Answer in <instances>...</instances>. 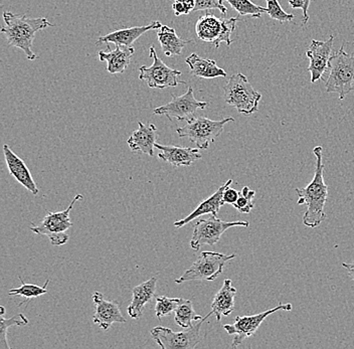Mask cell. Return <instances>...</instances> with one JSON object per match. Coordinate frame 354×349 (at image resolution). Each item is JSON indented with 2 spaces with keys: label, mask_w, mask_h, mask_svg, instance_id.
Instances as JSON below:
<instances>
[{
  "label": "cell",
  "mask_w": 354,
  "mask_h": 349,
  "mask_svg": "<svg viewBox=\"0 0 354 349\" xmlns=\"http://www.w3.org/2000/svg\"><path fill=\"white\" fill-rule=\"evenodd\" d=\"M316 158L315 173L313 180L304 189H296L298 205H306L307 211L303 216V224L310 229L319 227L326 218L324 207L328 196V187L324 182V163L323 148L316 147L313 149Z\"/></svg>",
  "instance_id": "obj_1"
},
{
  "label": "cell",
  "mask_w": 354,
  "mask_h": 349,
  "mask_svg": "<svg viewBox=\"0 0 354 349\" xmlns=\"http://www.w3.org/2000/svg\"><path fill=\"white\" fill-rule=\"evenodd\" d=\"M3 21L1 34L6 35L8 46L21 48L30 61H35L39 57L32 52L35 34L55 26L44 17L32 19L26 15H15L10 12H3Z\"/></svg>",
  "instance_id": "obj_2"
},
{
  "label": "cell",
  "mask_w": 354,
  "mask_h": 349,
  "mask_svg": "<svg viewBox=\"0 0 354 349\" xmlns=\"http://www.w3.org/2000/svg\"><path fill=\"white\" fill-rule=\"evenodd\" d=\"M329 77L325 85L327 93H336L339 100H344L354 90V57L347 54L344 46L332 55L328 63Z\"/></svg>",
  "instance_id": "obj_3"
},
{
  "label": "cell",
  "mask_w": 354,
  "mask_h": 349,
  "mask_svg": "<svg viewBox=\"0 0 354 349\" xmlns=\"http://www.w3.org/2000/svg\"><path fill=\"white\" fill-rule=\"evenodd\" d=\"M223 91L225 103L236 108L241 114L250 116L258 112L262 95L254 89L245 75L241 73L232 75Z\"/></svg>",
  "instance_id": "obj_4"
},
{
  "label": "cell",
  "mask_w": 354,
  "mask_h": 349,
  "mask_svg": "<svg viewBox=\"0 0 354 349\" xmlns=\"http://www.w3.org/2000/svg\"><path fill=\"white\" fill-rule=\"evenodd\" d=\"M234 122L232 117L223 120H210L207 117H194L187 121V125L176 130L179 137H187L198 149L207 150L210 143H214L216 139L223 133L225 125Z\"/></svg>",
  "instance_id": "obj_5"
},
{
  "label": "cell",
  "mask_w": 354,
  "mask_h": 349,
  "mask_svg": "<svg viewBox=\"0 0 354 349\" xmlns=\"http://www.w3.org/2000/svg\"><path fill=\"white\" fill-rule=\"evenodd\" d=\"M236 254L223 255L216 252H203L198 260L188 268L180 277L176 280V284L188 281H214L223 272L225 264L234 259Z\"/></svg>",
  "instance_id": "obj_6"
},
{
  "label": "cell",
  "mask_w": 354,
  "mask_h": 349,
  "mask_svg": "<svg viewBox=\"0 0 354 349\" xmlns=\"http://www.w3.org/2000/svg\"><path fill=\"white\" fill-rule=\"evenodd\" d=\"M239 17L218 19L209 12L199 17L196 24V32L198 39L205 43L212 44L216 48L221 43L230 46L232 45V35L236 30Z\"/></svg>",
  "instance_id": "obj_7"
},
{
  "label": "cell",
  "mask_w": 354,
  "mask_h": 349,
  "mask_svg": "<svg viewBox=\"0 0 354 349\" xmlns=\"http://www.w3.org/2000/svg\"><path fill=\"white\" fill-rule=\"evenodd\" d=\"M80 200H83V196L77 194L76 198L73 200L68 209L65 211H57V213L48 211L39 225H32L30 229L37 235L48 237L53 246H63L66 244L68 242V235L66 234V231L73 227L70 214L75 203Z\"/></svg>",
  "instance_id": "obj_8"
},
{
  "label": "cell",
  "mask_w": 354,
  "mask_h": 349,
  "mask_svg": "<svg viewBox=\"0 0 354 349\" xmlns=\"http://www.w3.org/2000/svg\"><path fill=\"white\" fill-rule=\"evenodd\" d=\"M214 314L210 311L196 326L185 329L180 332H174L170 328L157 326L151 330V337L162 349H192L196 348L201 341V328L207 321L210 315Z\"/></svg>",
  "instance_id": "obj_9"
},
{
  "label": "cell",
  "mask_w": 354,
  "mask_h": 349,
  "mask_svg": "<svg viewBox=\"0 0 354 349\" xmlns=\"http://www.w3.org/2000/svg\"><path fill=\"white\" fill-rule=\"evenodd\" d=\"M149 57H151L152 65L150 67L139 68V79L145 82L148 87L152 89L165 90L168 88L177 87L179 84L185 85L187 82L179 79L180 70H174L163 63L162 59L157 56L154 46L149 48Z\"/></svg>",
  "instance_id": "obj_10"
},
{
  "label": "cell",
  "mask_w": 354,
  "mask_h": 349,
  "mask_svg": "<svg viewBox=\"0 0 354 349\" xmlns=\"http://www.w3.org/2000/svg\"><path fill=\"white\" fill-rule=\"evenodd\" d=\"M250 223L247 220L239 222H225L218 216H210L209 218L199 220L194 227L190 247L194 251H198L205 245L214 246L220 242L221 236L229 229L234 227H248Z\"/></svg>",
  "instance_id": "obj_11"
},
{
  "label": "cell",
  "mask_w": 354,
  "mask_h": 349,
  "mask_svg": "<svg viewBox=\"0 0 354 349\" xmlns=\"http://www.w3.org/2000/svg\"><path fill=\"white\" fill-rule=\"evenodd\" d=\"M292 309H293L292 304H280L270 310L265 311V312L259 313V314L238 316L234 320V324L223 326V329L227 331V334L234 337L232 348H238L247 338L254 337V333L260 328L268 316L278 312V311H291Z\"/></svg>",
  "instance_id": "obj_12"
},
{
  "label": "cell",
  "mask_w": 354,
  "mask_h": 349,
  "mask_svg": "<svg viewBox=\"0 0 354 349\" xmlns=\"http://www.w3.org/2000/svg\"><path fill=\"white\" fill-rule=\"evenodd\" d=\"M209 106L207 102L196 100L194 89L188 87L187 92L181 96H174L165 105L154 110L153 114L166 116L170 121H188L196 117L198 110H205Z\"/></svg>",
  "instance_id": "obj_13"
},
{
  "label": "cell",
  "mask_w": 354,
  "mask_h": 349,
  "mask_svg": "<svg viewBox=\"0 0 354 349\" xmlns=\"http://www.w3.org/2000/svg\"><path fill=\"white\" fill-rule=\"evenodd\" d=\"M334 37L331 35L327 41H321L312 39L311 45L306 52L310 64L308 70L311 74V83L314 84L322 78L328 68L329 59L333 48Z\"/></svg>",
  "instance_id": "obj_14"
},
{
  "label": "cell",
  "mask_w": 354,
  "mask_h": 349,
  "mask_svg": "<svg viewBox=\"0 0 354 349\" xmlns=\"http://www.w3.org/2000/svg\"><path fill=\"white\" fill-rule=\"evenodd\" d=\"M93 301L95 304L93 322L100 328L108 330L114 323H126V318L117 302L106 300L101 292L93 294Z\"/></svg>",
  "instance_id": "obj_15"
},
{
  "label": "cell",
  "mask_w": 354,
  "mask_h": 349,
  "mask_svg": "<svg viewBox=\"0 0 354 349\" xmlns=\"http://www.w3.org/2000/svg\"><path fill=\"white\" fill-rule=\"evenodd\" d=\"M158 131L154 124H144L139 121L138 129L133 131L131 136L128 138L127 144L133 153L147 154L154 155L155 143H156Z\"/></svg>",
  "instance_id": "obj_16"
},
{
  "label": "cell",
  "mask_w": 354,
  "mask_h": 349,
  "mask_svg": "<svg viewBox=\"0 0 354 349\" xmlns=\"http://www.w3.org/2000/svg\"><path fill=\"white\" fill-rule=\"evenodd\" d=\"M155 148L158 149V158L174 167H189L203 158L198 148L166 147L158 143H155Z\"/></svg>",
  "instance_id": "obj_17"
},
{
  "label": "cell",
  "mask_w": 354,
  "mask_h": 349,
  "mask_svg": "<svg viewBox=\"0 0 354 349\" xmlns=\"http://www.w3.org/2000/svg\"><path fill=\"white\" fill-rule=\"evenodd\" d=\"M4 158H6V165L10 170V173L19 183L24 187V189L32 192L33 196L39 194V189L33 180L32 173L30 169L26 167L24 161L19 158L8 144L3 145Z\"/></svg>",
  "instance_id": "obj_18"
},
{
  "label": "cell",
  "mask_w": 354,
  "mask_h": 349,
  "mask_svg": "<svg viewBox=\"0 0 354 349\" xmlns=\"http://www.w3.org/2000/svg\"><path fill=\"white\" fill-rule=\"evenodd\" d=\"M162 26L159 21H153L148 26H133V28H123L106 35H102L96 41V45L102 44H114L115 46H130L134 44L141 35L151 30H159Z\"/></svg>",
  "instance_id": "obj_19"
},
{
  "label": "cell",
  "mask_w": 354,
  "mask_h": 349,
  "mask_svg": "<svg viewBox=\"0 0 354 349\" xmlns=\"http://www.w3.org/2000/svg\"><path fill=\"white\" fill-rule=\"evenodd\" d=\"M232 183V180H227L212 196H210L209 198L201 202V205L189 216L183 218V220H176L174 223V227H177V229H180V227H185V225L189 224L192 220H196L199 216H205V214H212V216H218L221 207L225 205L223 200V192H225V189L231 187Z\"/></svg>",
  "instance_id": "obj_20"
},
{
  "label": "cell",
  "mask_w": 354,
  "mask_h": 349,
  "mask_svg": "<svg viewBox=\"0 0 354 349\" xmlns=\"http://www.w3.org/2000/svg\"><path fill=\"white\" fill-rule=\"evenodd\" d=\"M157 278H150L148 281L135 287L132 291V301L127 308L128 314L132 319H140L144 308L150 303L156 293Z\"/></svg>",
  "instance_id": "obj_21"
},
{
  "label": "cell",
  "mask_w": 354,
  "mask_h": 349,
  "mask_svg": "<svg viewBox=\"0 0 354 349\" xmlns=\"http://www.w3.org/2000/svg\"><path fill=\"white\" fill-rule=\"evenodd\" d=\"M108 50L109 52L100 50L98 54L100 61L107 62V72L110 74H123L131 63L135 48L131 46H116V48L112 50L108 46Z\"/></svg>",
  "instance_id": "obj_22"
},
{
  "label": "cell",
  "mask_w": 354,
  "mask_h": 349,
  "mask_svg": "<svg viewBox=\"0 0 354 349\" xmlns=\"http://www.w3.org/2000/svg\"><path fill=\"white\" fill-rule=\"evenodd\" d=\"M236 289L232 286V280L225 279L221 290L214 296L212 303V311L216 321H221L223 316L231 315L234 309V298Z\"/></svg>",
  "instance_id": "obj_23"
},
{
  "label": "cell",
  "mask_w": 354,
  "mask_h": 349,
  "mask_svg": "<svg viewBox=\"0 0 354 349\" xmlns=\"http://www.w3.org/2000/svg\"><path fill=\"white\" fill-rule=\"evenodd\" d=\"M194 76L201 79L225 78L227 72L216 65L214 59H203L196 54H192L185 59Z\"/></svg>",
  "instance_id": "obj_24"
},
{
  "label": "cell",
  "mask_w": 354,
  "mask_h": 349,
  "mask_svg": "<svg viewBox=\"0 0 354 349\" xmlns=\"http://www.w3.org/2000/svg\"><path fill=\"white\" fill-rule=\"evenodd\" d=\"M157 39L160 44L162 52L166 57L180 56L183 48L187 44L192 43L189 39H183L177 35L176 30L167 26H162L157 32Z\"/></svg>",
  "instance_id": "obj_25"
},
{
  "label": "cell",
  "mask_w": 354,
  "mask_h": 349,
  "mask_svg": "<svg viewBox=\"0 0 354 349\" xmlns=\"http://www.w3.org/2000/svg\"><path fill=\"white\" fill-rule=\"evenodd\" d=\"M203 318V316L194 312V305L190 300H181L180 304L174 311V320H176L177 326L183 329L190 328L194 326L192 322L201 321Z\"/></svg>",
  "instance_id": "obj_26"
},
{
  "label": "cell",
  "mask_w": 354,
  "mask_h": 349,
  "mask_svg": "<svg viewBox=\"0 0 354 349\" xmlns=\"http://www.w3.org/2000/svg\"><path fill=\"white\" fill-rule=\"evenodd\" d=\"M4 314L0 316V349H10L8 342V331L11 326H26L28 324V319L21 313L13 316L10 319H6Z\"/></svg>",
  "instance_id": "obj_27"
},
{
  "label": "cell",
  "mask_w": 354,
  "mask_h": 349,
  "mask_svg": "<svg viewBox=\"0 0 354 349\" xmlns=\"http://www.w3.org/2000/svg\"><path fill=\"white\" fill-rule=\"evenodd\" d=\"M225 1L231 4L232 8L242 17L249 15L253 19H260L263 13L267 12V8L256 6L251 0H225Z\"/></svg>",
  "instance_id": "obj_28"
},
{
  "label": "cell",
  "mask_w": 354,
  "mask_h": 349,
  "mask_svg": "<svg viewBox=\"0 0 354 349\" xmlns=\"http://www.w3.org/2000/svg\"><path fill=\"white\" fill-rule=\"evenodd\" d=\"M19 281L21 282V286L19 288L11 289L8 295L10 296H21L26 300H30L32 298H37L39 296H43L44 294L48 293V287L50 280H46V284L43 287L39 286L35 284H26L21 277H19Z\"/></svg>",
  "instance_id": "obj_29"
},
{
  "label": "cell",
  "mask_w": 354,
  "mask_h": 349,
  "mask_svg": "<svg viewBox=\"0 0 354 349\" xmlns=\"http://www.w3.org/2000/svg\"><path fill=\"white\" fill-rule=\"evenodd\" d=\"M181 298H169L166 296H159L156 298V305H155V314L158 319L170 314L176 310L178 305L180 304Z\"/></svg>",
  "instance_id": "obj_30"
},
{
  "label": "cell",
  "mask_w": 354,
  "mask_h": 349,
  "mask_svg": "<svg viewBox=\"0 0 354 349\" xmlns=\"http://www.w3.org/2000/svg\"><path fill=\"white\" fill-rule=\"evenodd\" d=\"M256 191L250 189L249 187H243L240 191L238 200L232 205L234 209H238L240 213L249 214L254 209V198Z\"/></svg>",
  "instance_id": "obj_31"
},
{
  "label": "cell",
  "mask_w": 354,
  "mask_h": 349,
  "mask_svg": "<svg viewBox=\"0 0 354 349\" xmlns=\"http://www.w3.org/2000/svg\"><path fill=\"white\" fill-rule=\"evenodd\" d=\"M266 2H267V12L266 13H268L272 19H275L280 23H287V21H292L295 19L293 15H290L283 10L278 0H266Z\"/></svg>",
  "instance_id": "obj_32"
},
{
  "label": "cell",
  "mask_w": 354,
  "mask_h": 349,
  "mask_svg": "<svg viewBox=\"0 0 354 349\" xmlns=\"http://www.w3.org/2000/svg\"><path fill=\"white\" fill-rule=\"evenodd\" d=\"M223 0H196L194 12H207L218 10L223 15H227V8L223 6Z\"/></svg>",
  "instance_id": "obj_33"
},
{
  "label": "cell",
  "mask_w": 354,
  "mask_h": 349,
  "mask_svg": "<svg viewBox=\"0 0 354 349\" xmlns=\"http://www.w3.org/2000/svg\"><path fill=\"white\" fill-rule=\"evenodd\" d=\"M290 8L293 10H301L303 12L302 26H306L309 21L308 10L311 0H288Z\"/></svg>",
  "instance_id": "obj_34"
},
{
  "label": "cell",
  "mask_w": 354,
  "mask_h": 349,
  "mask_svg": "<svg viewBox=\"0 0 354 349\" xmlns=\"http://www.w3.org/2000/svg\"><path fill=\"white\" fill-rule=\"evenodd\" d=\"M239 196H240V192L236 191V189H231V187L225 189V192H223V202L227 203V205H234V202L238 200Z\"/></svg>",
  "instance_id": "obj_35"
},
{
  "label": "cell",
  "mask_w": 354,
  "mask_h": 349,
  "mask_svg": "<svg viewBox=\"0 0 354 349\" xmlns=\"http://www.w3.org/2000/svg\"><path fill=\"white\" fill-rule=\"evenodd\" d=\"M174 1L180 2L187 8V12H194L196 6V0H174Z\"/></svg>",
  "instance_id": "obj_36"
},
{
  "label": "cell",
  "mask_w": 354,
  "mask_h": 349,
  "mask_svg": "<svg viewBox=\"0 0 354 349\" xmlns=\"http://www.w3.org/2000/svg\"><path fill=\"white\" fill-rule=\"evenodd\" d=\"M342 266L346 269L347 272H348L349 277L354 281V263L353 264H347V263H342Z\"/></svg>",
  "instance_id": "obj_37"
},
{
  "label": "cell",
  "mask_w": 354,
  "mask_h": 349,
  "mask_svg": "<svg viewBox=\"0 0 354 349\" xmlns=\"http://www.w3.org/2000/svg\"><path fill=\"white\" fill-rule=\"evenodd\" d=\"M172 1H174V0H172Z\"/></svg>",
  "instance_id": "obj_38"
}]
</instances>
